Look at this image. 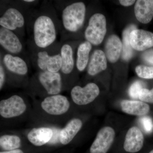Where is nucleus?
<instances>
[{"label": "nucleus", "instance_id": "nucleus-6", "mask_svg": "<svg viewBox=\"0 0 153 153\" xmlns=\"http://www.w3.org/2000/svg\"><path fill=\"white\" fill-rule=\"evenodd\" d=\"M39 84L49 95H57L61 92L62 79L60 72L39 71L37 74Z\"/></svg>", "mask_w": 153, "mask_h": 153}, {"label": "nucleus", "instance_id": "nucleus-8", "mask_svg": "<svg viewBox=\"0 0 153 153\" xmlns=\"http://www.w3.org/2000/svg\"><path fill=\"white\" fill-rule=\"evenodd\" d=\"M99 93L98 86L95 83L90 82L83 87L74 86L71 89V95L74 103L78 105H85L93 102Z\"/></svg>", "mask_w": 153, "mask_h": 153}, {"label": "nucleus", "instance_id": "nucleus-7", "mask_svg": "<svg viewBox=\"0 0 153 153\" xmlns=\"http://www.w3.org/2000/svg\"><path fill=\"white\" fill-rule=\"evenodd\" d=\"M26 109L27 106L24 100L19 95L12 96L0 102V114L5 118L21 115Z\"/></svg>", "mask_w": 153, "mask_h": 153}, {"label": "nucleus", "instance_id": "nucleus-5", "mask_svg": "<svg viewBox=\"0 0 153 153\" xmlns=\"http://www.w3.org/2000/svg\"><path fill=\"white\" fill-rule=\"evenodd\" d=\"M0 45L7 53L16 56H19L24 50L20 36L1 27H0Z\"/></svg>", "mask_w": 153, "mask_h": 153}, {"label": "nucleus", "instance_id": "nucleus-34", "mask_svg": "<svg viewBox=\"0 0 153 153\" xmlns=\"http://www.w3.org/2000/svg\"><path fill=\"white\" fill-rule=\"evenodd\" d=\"M23 1L26 3H32L36 1H34V0H25V1Z\"/></svg>", "mask_w": 153, "mask_h": 153}, {"label": "nucleus", "instance_id": "nucleus-14", "mask_svg": "<svg viewBox=\"0 0 153 153\" xmlns=\"http://www.w3.org/2000/svg\"><path fill=\"white\" fill-rule=\"evenodd\" d=\"M60 52L62 58L60 71L64 75L71 74L74 67L73 49L70 43L66 41L60 45Z\"/></svg>", "mask_w": 153, "mask_h": 153}, {"label": "nucleus", "instance_id": "nucleus-12", "mask_svg": "<svg viewBox=\"0 0 153 153\" xmlns=\"http://www.w3.org/2000/svg\"><path fill=\"white\" fill-rule=\"evenodd\" d=\"M130 42L133 49L137 51H143L153 47V33L136 29L130 33Z\"/></svg>", "mask_w": 153, "mask_h": 153}, {"label": "nucleus", "instance_id": "nucleus-20", "mask_svg": "<svg viewBox=\"0 0 153 153\" xmlns=\"http://www.w3.org/2000/svg\"><path fill=\"white\" fill-rule=\"evenodd\" d=\"M122 110L129 114L143 116L149 112L150 106L143 101L123 100L121 102Z\"/></svg>", "mask_w": 153, "mask_h": 153}, {"label": "nucleus", "instance_id": "nucleus-1", "mask_svg": "<svg viewBox=\"0 0 153 153\" xmlns=\"http://www.w3.org/2000/svg\"><path fill=\"white\" fill-rule=\"evenodd\" d=\"M26 26L30 35L31 48L43 49L57 46L55 44L62 30L55 8L48 2L37 10L28 11Z\"/></svg>", "mask_w": 153, "mask_h": 153}, {"label": "nucleus", "instance_id": "nucleus-22", "mask_svg": "<svg viewBox=\"0 0 153 153\" xmlns=\"http://www.w3.org/2000/svg\"><path fill=\"white\" fill-rule=\"evenodd\" d=\"M137 29L135 25H131L124 30L123 33L122 56L123 59L125 60H130L133 55V50L130 42V35L133 30Z\"/></svg>", "mask_w": 153, "mask_h": 153}, {"label": "nucleus", "instance_id": "nucleus-9", "mask_svg": "<svg viewBox=\"0 0 153 153\" xmlns=\"http://www.w3.org/2000/svg\"><path fill=\"white\" fill-rule=\"evenodd\" d=\"M41 105L47 113L60 115L68 111L70 103L66 96L58 94L46 97L41 102Z\"/></svg>", "mask_w": 153, "mask_h": 153}, {"label": "nucleus", "instance_id": "nucleus-17", "mask_svg": "<svg viewBox=\"0 0 153 153\" xmlns=\"http://www.w3.org/2000/svg\"><path fill=\"white\" fill-rule=\"evenodd\" d=\"M122 49V43L117 36L113 35L108 37L105 45V55L110 62H116L120 57Z\"/></svg>", "mask_w": 153, "mask_h": 153}, {"label": "nucleus", "instance_id": "nucleus-32", "mask_svg": "<svg viewBox=\"0 0 153 153\" xmlns=\"http://www.w3.org/2000/svg\"><path fill=\"white\" fill-rule=\"evenodd\" d=\"M120 3L122 5L125 6V7H128L133 4L135 2V1L133 0H120L119 1Z\"/></svg>", "mask_w": 153, "mask_h": 153}, {"label": "nucleus", "instance_id": "nucleus-24", "mask_svg": "<svg viewBox=\"0 0 153 153\" xmlns=\"http://www.w3.org/2000/svg\"><path fill=\"white\" fill-rule=\"evenodd\" d=\"M62 66V58L60 52L52 54L48 60L47 71L52 72H59Z\"/></svg>", "mask_w": 153, "mask_h": 153}, {"label": "nucleus", "instance_id": "nucleus-19", "mask_svg": "<svg viewBox=\"0 0 153 153\" xmlns=\"http://www.w3.org/2000/svg\"><path fill=\"white\" fill-rule=\"evenodd\" d=\"M82 123L79 119L74 118L67 123L60 132V142L63 145L68 144L73 139L82 128Z\"/></svg>", "mask_w": 153, "mask_h": 153}, {"label": "nucleus", "instance_id": "nucleus-11", "mask_svg": "<svg viewBox=\"0 0 153 153\" xmlns=\"http://www.w3.org/2000/svg\"><path fill=\"white\" fill-rule=\"evenodd\" d=\"M1 57V61L6 71L21 76H25L28 74L29 68L27 63L22 57L6 53Z\"/></svg>", "mask_w": 153, "mask_h": 153}, {"label": "nucleus", "instance_id": "nucleus-30", "mask_svg": "<svg viewBox=\"0 0 153 153\" xmlns=\"http://www.w3.org/2000/svg\"><path fill=\"white\" fill-rule=\"evenodd\" d=\"M142 57L146 62L153 65V49L148 50L144 52L142 55Z\"/></svg>", "mask_w": 153, "mask_h": 153}, {"label": "nucleus", "instance_id": "nucleus-33", "mask_svg": "<svg viewBox=\"0 0 153 153\" xmlns=\"http://www.w3.org/2000/svg\"><path fill=\"white\" fill-rule=\"evenodd\" d=\"M0 153H24V152L22 150L16 149L14 150H11L9 151H4V152H1Z\"/></svg>", "mask_w": 153, "mask_h": 153}, {"label": "nucleus", "instance_id": "nucleus-35", "mask_svg": "<svg viewBox=\"0 0 153 153\" xmlns=\"http://www.w3.org/2000/svg\"><path fill=\"white\" fill-rule=\"evenodd\" d=\"M149 153H153V150H152Z\"/></svg>", "mask_w": 153, "mask_h": 153}, {"label": "nucleus", "instance_id": "nucleus-15", "mask_svg": "<svg viewBox=\"0 0 153 153\" xmlns=\"http://www.w3.org/2000/svg\"><path fill=\"white\" fill-rule=\"evenodd\" d=\"M134 13L137 20L146 24L153 17V0H139L134 6Z\"/></svg>", "mask_w": 153, "mask_h": 153}, {"label": "nucleus", "instance_id": "nucleus-27", "mask_svg": "<svg viewBox=\"0 0 153 153\" xmlns=\"http://www.w3.org/2000/svg\"><path fill=\"white\" fill-rule=\"evenodd\" d=\"M139 99L143 102L153 103V88L151 90L143 88L140 91Z\"/></svg>", "mask_w": 153, "mask_h": 153}, {"label": "nucleus", "instance_id": "nucleus-25", "mask_svg": "<svg viewBox=\"0 0 153 153\" xmlns=\"http://www.w3.org/2000/svg\"><path fill=\"white\" fill-rule=\"evenodd\" d=\"M135 71L140 77L145 79L153 78V67L139 65L137 66Z\"/></svg>", "mask_w": 153, "mask_h": 153}, {"label": "nucleus", "instance_id": "nucleus-21", "mask_svg": "<svg viewBox=\"0 0 153 153\" xmlns=\"http://www.w3.org/2000/svg\"><path fill=\"white\" fill-rule=\"evenodd\" d=\"M92 44L87 41L79 44L76 53V65L79 71H83L86 68L89 60V54Z\"/></svg>", "mask_w": 153, "mask_h": 153}, {"label": "nucleus", "instance_id": "nucleus-31", "mask_svg": "<svg viewBox=\"0 0 153 153\" xmlns=\"http://www.w3.org/2000/svg\"><path fill=\"white\" fill-rule=\"evenodd\" d=\"M53 130V136L51 140H50L49 142L51 143H56L58 142V140L60 141V131L58 129L54 128Z\"/></svg>", "mask_w": 153, "mask_h": 153}, {"label": "nucleus", "instance_id": "nucleus-4", "mask_svg": "<svg viewBox=\"0 0 153 153\" xmlns=\"http://www.w3.org/2000/svg\"><path fill=\"white\" fill-rule=\"evenodd\" d=\"M106 19L104 15L95 13L88 21L84 35L86 41L93 45H99L103 41L106 33Z\"/></svg>", "mask_w": 153, "mask_h": 153}, {"label": "nucleus", "instance_id": "nucleus-29", "mask_svg": "<svg viewBox=\"0 0 153 153\" xmlns=\"http://www.w3.org/2000/svg\"><path fill=\"white\" fill-rule=\"evenodd\" d=\"M6 69L2 63H0V89L2 88L4 84L6 79Z\"/></svg>", "mask_w": 153, "mask_h": 153}, {"label": "nucleus", "instance_id": "nucleus-16", "mask_svg": "<svg viewBox=\"0 0 153 153\" xmlns=\"http://www.w3.org/2000/svg\"><path fill=\"white\" fill-rule=\"evenodd\" d=\"M107 68L106 57L103 51L96 50L91 55L88 66V73L94 76Z\"/></svg>", "mask_w": 153, "mask_h": 153}, {"label": "nucleus", "instance_id": "nucleus-28", "mask_svg": "<svg viewBox=\"0 0 153 153\" xmlns=\"http://www.w3.org/2000/svg\"><path fill=\"white\" fill-rule=\"evenodd\" d=\"M140 118V122L145 131L147 133L152 132L153 130V122L152 119L147 116Z\"/></svg>", "mask_w": 153, "mask_h": 153}, {"label": "nucleus", "instance_id": "nucleus-26", "mask_svg": "<svg viewBox=\"0 0 153 153\" xmlns=\"http://www.w3.org/2000/svg\"><path fill=\"white\" fill-rule=\"evenodd\" d=\"M144 83L141 81H135L130 87L128 90L129 95L133 99L139 98L140 91L144 88Z\"/></svg>", "mask_w": 153, "mask_h": 153}, {"label": "nucleus", "instance_id": "nucleus-13", "mask_svg": "<svg viewBox=\"0 0 153 153\" xmlns=\"http://www.w3.org/2000/svg\"><path fill=\"white\" fill-rule=\"evenodd\" d=\"M143 143V135L140 130L137 127H132L126 134L124 149L128 152H137L141 149Z\"/></svg>", "mask_w": 153, "mask_h": 153}, {"label": "nucleus", "instance_id": "nucleus-3", "mask_svg": "<svg viewBox=\"0 0 153 153\" xmlns=\"http://www.w3.org/2000/svg\"><path fill=\"white\" fill-rule=\"evenodd\" d=\"M26 15L17 5L7 7L0 17V27L11 30L20 37L24 36L26 26Z\"/></svg>", "mask_w": 153, "mask_h": 153}, {"label": "nucleus", "instance_id": "nucleus-18", "mask_svg": "<svg viewBox=\"0 0 153 153\" xmlns=\"http://www.w3.org/2000/svg\"><path fill=\"white\" fill-rule=\"evenodd\" d=\"M53 134V130L49 128H34L28 133V139L35 146H41L49 142Z\"/></svg>", "mask_w": 153, "mask_h": 153}, {"label": "nucleus", "instance_id": "nucleus-10", "mask_svg": "<svg viewBox=\"0 0 153 153\" xmlns=\"http://www.w3.org/2000/svg\"><path fill=\"white\" fill-rule=\"evenodd\" d=\"M115 137L114 130L109 126L99 131L90 149V153H106L111 147Z\"/></svg>", "mask_w": 153, "mask_h": 153}, {"label": "nucleus", "instance_id": "nucleus-2", "mask_svg": "<svg viewBox=\"0 0 153 153\" xmlns=\"http://www.w3.org/2000/svg\"><path fill=\"white\" fill-rule=\"evenodd\" d=\"M86 7L82 2L66 5L61 11V22L63 31L76 33L80 30L85 21Z\"/></svg>", "mask_w": 153, "mask_h": 153}, {"label": "nucleus", "instance_id": "nucleus-23", "mask_svg": "<svg viewBox=\"0 0 153 153\" xmlns=\"http://www.w3.org/2000/svg\"><path fill=\"white\" fill-rule=\"evenodd\" d=\"M21 145V139L17 136L4 135L0 137L1 147L6 151L18 149Z\"/></svg>", "mask_w": 153, "mask_h": 153}]
</instances>
